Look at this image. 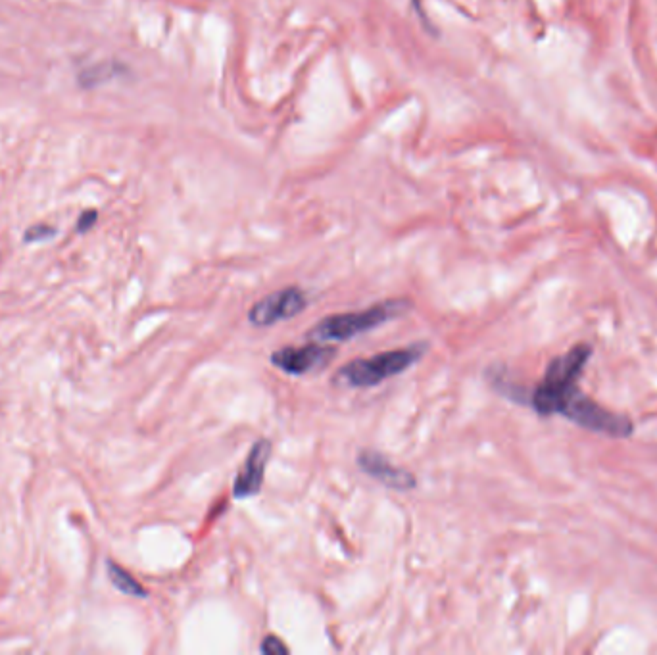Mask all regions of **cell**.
<instances>
[{
	"mask_svg": "<svg viewBox=\"0 0 657 655\" xmlns=\"http://www.w3.org/2000/svg\"><path fill=\"white\" fill-rule=\"evenodd\" d=\"M106 569H108V577H110V581H112V584H114L122 594L133 596V598H146V596H148L145 586L139 583L137 579H133V575H129L123 567L118 565V563L108 561Z\"/></svg>",
	"mask_w": 657,
	"mask_h": 655,
	"instance_id": "ba28073f",
	"label": "cell"
},
{
	"mask_svg": "<svg viewBox=\"0 0 657 655\" xmlns=\"http://www.w3.org/2000/svg\"><path fill=\"white\" fill-rule=\"evenodd\" d=\"M592 356V346L577 344L567 354L554 358L544 373V379L529 394V404L540 415H567L575 400L583 394L579 379Z\"/></svg>",
	"mask_w": 657,
	"mask_h": 655,
	"instance_id": "6da1fadb",
	"label": "cell"
},
{
	"mask_svg": "<svg viewBox=\"0 0 657 655\" xmlns=\"http://www.w3.org/2000/svg\"><path fill=\"white\" fill-rule=\"evenodd\" d=\"M412 308V302L406 298L385 300L377 306H371L362 312H348L327 316L317 323L316 327L308 333V339L319 342H344L354 339L371 329L385 325L390 319L404 316Z\"/></svg>",
	"mask_w": 657,
	"mask_h": 655,
	"instance_id": "3957f363",
	"label": "cell"
},
{
	"mask_svg": "<svg viewBox=\"0 0 657 655\" xmlns=\"http://www.w3.org/2000/svg\"><path fill=\"white\" fill-rule=\"evenodd\" d=\"M308 300L304 291L298 287H289L283 291L273 292L254 304L248 312V319L256 327H269L279 321L298 316L306 308Z\"/></svg>",
	"mask_w": 657,
	"mask_h": 655,
	"instance_id": "277c9868",
	"label": "cell"
},
{
	"mask_svg": "<svg viewBox=\"0 0 657 655\" xmlns=\"http://www.w3.org/2000/svg\"><path fill=\"white\" fill-rule=\"evenodd\" d=\"M56 235V229L50 227V225H45V223H39V225H33L31 229H27L24 235L25 243H43V241H49Z\"/></svg>",
	"mask_w": 657,
	"mask_h": 655,
	"instance_id": "9c48e42d",
	"label": "cell"
},
{
	"mask_svg": "<svg viewBox=\"0 0 657 655\" xmlns=\"http://www.w3.org/2000/svg\"><path fill=\"white\" fill-rule=\"evenodd\" d=\"M335 356L337 350L333 346H319V344L285 346L271 354V364L287 375L300 377L325 367Z\"/></svg>",
	"mask_w": 657,
	"mask_h": 655,
	"instance_id": "5b68a950",
	"label": "cell"
},
{
	"mask_svg": "<svg viewBox=\"0 0 657 655\" xmlns=\"http://www.w3.org/2000/svg\"><path fill=\"white\" fill-rule=\"evenodd\" d=\"M356 461H358V467L364 471L365 475L373 477L381 485L389 486L394 490H412L417 485V479L410 471H406L402 467H396L381 452L362 450Z\"/></svg>",
	"mask_w": 657,
	"mask_h": 655,
	"instance_id": "52a82bcc",
	"label": "cell"
},
{
	"mask_svg": "<svg viewBox=\"0 0 657 655\" xmlns=\"http://www.w3.org/2000/svg\"><path fill=\"white\" fill-rule=\"evenodd\" d=\"M269 458H271V442L268 438H262L250 448L239 475L235 477L233 496L237 500H248V498L260 494V490L264 486Z\"/></svg>",
	"mask_w": 657,
	"mask_h": 655,
	"instance_id": "8992f818",
	"label": "cell"
},
{
	"mask_svg": "<svg viewBox=\"0 0 657 655\" xmlns=\"http://www.w3.org/2000/svg\"><path fill=\"white\" fill-rule=\"evenodd\" d=\"M97 218L98 214L95 212V210H87V212H83V214H81V218H79V221H77V227H75V229H77V233H81V235H83V233H87V231H89V229H91V227L97 223Z\"/></svg>",
	"mask_w": 657,
	"mask_h": 655,
	"instance_id": "8fae6325",
	"label": "cell"
},
{
	"mask_svg": "<svg viewBox=\"0 0 657 655\" xmlns=\"http://www.w3.org/2000/svg\"><path fill=\"white\" fill-rule=\"evenodd\" d=\"M260 650H262V654L268 655L289 654V648L277 636H266L264 642H262V646H260Z\"/></svg>",
	"mask_w": 657,
	"mask_h": 655,
	"instance_id": "30bf717a",
	"label": "cell"
},
{
	"mask_svg": "<svg viewBox=\"0 0 657 655\" xmlns=\"http://www.w3.org/2000/svg\"><path fill=\"white\" fill-rule=\"evenodd\" d=\"M425 352H427V344L419 342L408 348L352 360L350 364L344 365L337 371L335 383L342 387H350V389L377 387L390 377H396V375L404 373L406 369L414 367L425 356Z\"/></svg>",
	"mask_w": 657,
	"mask_h": 655,
	"instance_id": "7a4b0ae2",
	"label": "cell"
}]
</instances>
